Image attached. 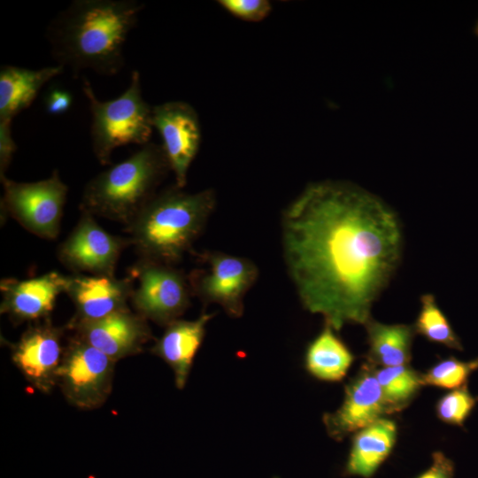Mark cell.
<instances>
[{"instance_id":"cell-1","label":"cell","mask_w":478,"mask_h":478,"mask_svg":"<svg viewBox=\"0 0 478 478\" xmlns=\"http://www.w3.org/2000/svg\"><path fill=\"white\" fill-rule=\"evenodd\" d=\"M281 230L288 274L304 308L336 331L366 325L401 259L395 211L350 181H316L283 210Z\"/></svg>"},{"instance_id":"cell-2","label":"cell","mask_w":478,"mask_h":478,"mask_svg":"<svg viewBox=\"0 0 478 478\" xmlns=\"http://www.w3.org/2000/svg\"><path fill=\"white\" fill-rule=\"evenodd\" d=\"M144 4L137 0H74L49 25L47 39L57 65L76 76L90 69L117 74L124 45Z\"/></svg>"},{"instance_id":"cell-3","label":"cell","mask_w":478,"mask_h":478,"mask_svg":"<svg viewBox=\"0 0 478 478\" xmlns=\"http://www.w3.org/2000/svg\"><path fill=\"white\" fill-rule=\"evenodd\" d=\"M216 206L206 189L188 193L176 185L157 193L126 226L140 259L173 266L200 236Z\"/></svg>"},{"instance_id":"cell-4","label":"cell","mask_w":478,"mask_h":478,"mask_svg":"<svg viewBox=\"0 0 478 478\" xmlns=\"http://www.w3.org/2000/svg\"><path fill=\"white\" fill-rule=\"evenodd\" d=\"M169 171L162 145L150 142L89 181L80 210L127 226L157 194Z\"/></svg>"},{"instance_id":"cell-5","label":"cell","mask_w":478,"mask_h":478,"mask_svg":"<svg viewBox=\"0 0 478 478\" xmlns=\"http://www.w3.org/2000/svg\"><path fill=\"white\" fill-rule=\"evenodd\" d=\"M82 91L92 116L90 136L93 152L103 166L111 164L113 150L127 144L145 145L153 130L152 106L143 99L139 71L134 70L127 89L119 97L99 100L89 80Z\"/></svg>"},{"instance_id":"cell-6","label":"cell","mask_w":478,"mask_h":478,"mask_svg":"<svg viewBox=\"0 0 478 478\" xmlns=\"http://www.w3.org/2000/svg\"><path fill=\"white\" fill-rule=\"evenodd\" d=\"M0 180L4 189L2 212L36 236L56 239L68 193L58 170L49 178L34 182H17L6 176Z\"/></svg>"},{"instance_id":"cell-7","label":"cell","mask_w":478,"mask_h":478,"mask_svg":"<svg viewBox=\"0 0 478 478\" xmlns=\"http://www.w3.org/2000/svg\"><path fill=\"white\" fill-rule=\"evenodd\" d=\"M129 277L136 281L130 301L145 320L166 327L189 306L193 294L189 277L173 266L140 259Z\"/></svg>"},{"instance_id":"cell-8","label":"cell","mask_w":478,"mask_h":478,"mask_svg":"<svg viewBox=\"0 0 478 478\" xmlns=\"http://www.w3.org/2000/svg\"><path fill=\"white\" fill-rule=\"evenodd\" d=\"M115 362L78 336L72 340L58 378L67 401L82 410L100 407L111 394Z\"/></svg>"},{"instance_id":"cell-9","label":"cell","mask_w":478,"mask_h":478,"mask_svg":"<svg viewBox=\"0 0 478 478\" xmlns=\"http://www.w3.org/2000/svg\"><path fill=\"white\" fill-rule=\"evenodd\" d=\"M204 268L189 276L193 294L206 304H217L231 318H240L244 297L258 276V266L249 258L220 251L202 256Z\"/></svg>"},{"instance_id":"cell-10","label":"cell","mask_w":478,"mask_h":478,"mask_svg":"<svg viewBox=\"0 0 478 478\" xmlns=\"http://www.w3.org/2000/svg\"><path fill=\"white\" fill-rule=\"evenodd\" d=\"M129 239L104 230L88 213L81 216L69 235L58 249L61 264L75 274L114 276L122 251Z\"/></svg>"},{"instance_id":"cell-11","label":"cell","mask_w":478,"mask_h":478,"mask_svg":"<svg viewBox=\"0 0 478 478\" xmlns=\"http://www.w3.org/2000/svg\"><path fill=\"white\" fill-rule=\"evenodd\" d=\"M152 124L162 138L175 185L182 189L201 143L198 114L189 103L166 102L152 106Z\"/></svg>"},{"instance_id":"cell-12","label":"cell","mask_w":478,"mask_h":478,"mask_svg":"<svg viewBox=\"0 0 478 478\" xmlns=\"http://www.w3.org/2000/svg\"><path fill=\"white\" fill-rule=\"evenodd\" d=\"M376 366L366 361L344 388L342 405L323 415L328 435L342 441L388 414L379 382Z\"/></svg>"},{"instance_id":"cell-13","label":"cell","mask_w":478,"mask_h":478,"mask_svg":"<svg viewBox=\"0 0 478 478\" xmlns=\"http://www.w3.org/2000/svg\"><path fill=\"white\" fill-rule=\"evenodd\" d=\"M65 349L62 330L50 322L29 328L12 348V361L35 389L49 393L58 384Z\"/></svg>"},{"instance_id":"cell-14","label":"cell","mask_w":478,"mask_h":478,"mask_svg":"<svg viewBox=\"0 0 478 478\" xmlns=\"http://www.w3.org/2000/svg\"><path fill=\"white\" fill-rule=\"evenodd\" d=\"M77 336L114 361L136 354L151 338L147 320L128 309L104 318L72 322Z\"/></svg>"},{"instance_id":"cell-15","label":"cell","mask_w":478,"mask_h":478,"mask_svg":"<svg viewBox=\"0 0 478 478\" xmlns=\"http://www.w3.org/2000/svg\"><path fill=\"white\" fill-rule=\"evenodd\" d=\"M67 284L68 276L55 271L26 280L4 279L0 285L1 312L16 322L46 318L58 297L66 293Z\"/></svg>"},{"instance_id":"cell-16","label":"cell","mask_w":478,"mask_h":478,"mask_svg":"<svg viewBox=\"0 0 478 478\" xmlns=\"http://www.w3.org/2000/svg\"><path fill=\"white\" fill-rule=\"evenodd\" d=\"M132 280L108 275L74 274L68 276L66 293L72 299L76 316L73 322L91 321L128 309Z\"/></svg>"},{"instance_id":"cell-17","label":"cell","mask_w":478,"mask_h":478,"mask_svg":"<svg viewBox=\"0 0 478 478\" xmlns=\"http://www.w3.org/2000/svg\"><path fill=\"white\" fill-rule=\"evenodd\" d=\"M214 314L203 312L196 320L179 319L170 323L151 349L153 354L171 367L179 389L186 385L195 357L204 342L207 323Z\"/></svg>"},{"instance_id":"cell-18","label":"cell","mask_w":478,"mask_h":478,"mask_svg":"<svg viewBox=\"0 0 478 478\" xmlns=\"http://www.w3.org/2000/svg\"><path fill=\"white\" fill-rule=\"evenodd\" d=\"M397 435L394 420L380 418L354 434L345 465L348 475L370 478L391 453Z\"/></svg>"},{"instance_id":"cell-19","label":"cell","mask_w":478,"mask_h":478,"mask_svg":"<svg viewBox=\"0 0 478 478\" xmlns=\"http://www.w3.org/2000/svg\"><path fill=\"white\" fill-rule=\"evenodd\" d=\"M64 67L56 65L37 70L14 66L0 69V121L12 119L28 108L40 89L52 78L61 74Z\"/></svg>"},{"instance_id":"cell-20","label":"cell","mask_w":478,"mask_h":478,"mask_svg":"<svg viewBox=\"0 0 478 478\" xmlns=\"http://www.w3.org/2000/svg\"><path fill=\"white\" fill-rule=\"evenodd\" d=\"M354 361V355L329 324L306 347L304 365L315 379L327 382H341Z\"/></svg>"},{"instance_id":"cell-21","label":"cell","mask_w":478,"mask_h":478,"mask_svg":"<svg viewBox=\"0 0 478 478\" xmlns=\"http://www.w3.org/2000/svg\"><path fill=\"white\" fill-rule=\"evenodd\" d=\"M365 326L367 362L380 367L410 365L412 343L416 334L413 325L384 324L370 319Z\"/></svg>"},{"instance_id":"cell-22","label":"cell","mask_w":478,"mask_h":478,"mask_svg":"<svg viewBox=\"0 0 478 478\" xmlns=\"http://www.w3.org/2000/svg\"><path fill=\"white\" fill-rule=\"evenodd\" d=\"M375 376L388 414L406 408L423 386L420 373L410 365L376 368Z\"/></svg>"},{"instance_id":"cell-23","label":"cell","mask_w":478,"mask_h":478,"mask_svg":"<svg viewBox=\"0 0 478 478\" xmlns=\"http://www.w3.org/2000/svg\"><path fill=\"white\" fill-rule=\"evenodd\" d=\"M416 334L432 343L462 351L463 345L432 294L420 297V310L413 324Z\"/></svg>"},{"instance_id":"cell-24","label":"cell","mask_w":478,"mask_h":478,"mask_svg":"<svg viewBox=\"0 0 478 478\" xmlns=\"http://www.w3.org/2000/svg\"><path fill=\"white\" fill-rule=\"evenodd\" d=\"M478 370V358L468 361L453 356L441 359L420 374L423 386L455 389L467 384L470 375Z\"/></svg>"},{"instance_id":"cell-25","label":"cell","mask_w":478,"mask_h":478,"mask_svg":"<svg viewBox=\"0 0 478 478\" xmlns=\"http://www.w3.org/2000/svg\"><path fill=\"white\" fill-rule=\"evenodd\" d=\"M477 403L478 397L474 396L466 384L439 398L436 405V416L444 423L462 427Z\"/></svg>"},{"instance_id":"cell-26","label":"cell","mask_w":478,"mask_h":478,"mask_svg":"<svg viewBox=\"0 0 478 478\" xmlns=\"http://www.w3.org/2000/svg\"><path fill=\"white\" fill-rule=\"evenodd\" d=\"M218 3L231 15L248 22H259L272 11L267 0H220Z\"/></svg>"},{"instance_id":"cell-27","label":"cell","mask_w":478,"mask_h":478,"mask_svg":"<svg viewBox=\"0 0 478 478\" xmlns=\"http://www.w3.org/2000/svg\"><path fill=\"white\" fill-rule=\"evenodd\" d=\"M12 121H0V177L5 176L17 145L12 135Z\"/></svg>"},{"instance_id":"cell-28","label":"cell","mask_w":478,"mask_h":478,"mask_svg":"<svg viewBox=\"0 0 478 478\" xmlns=\"http://www.w3.org/2000/svg\"><path fill=\"white\" fill-rule=\"evenodd\" d=\"M454 463L442 451L432 454V463L416 478H453Z\"/></svg>"},{"instance_id":"cell-29","label":"cell","mask_w":478,"mask_h":478,"mask_svg":"<svg viewBox=\"0 0 478 478\" xmlns=\"http://www.w3.org/2000/svg\"><path fill=\"white\" fill-rule=\"evenodd\" d=\"M73 104L72 95L65 89H51L45 96V111L50 115H59L66 112Z\"/></svg>"}]
</instances>
